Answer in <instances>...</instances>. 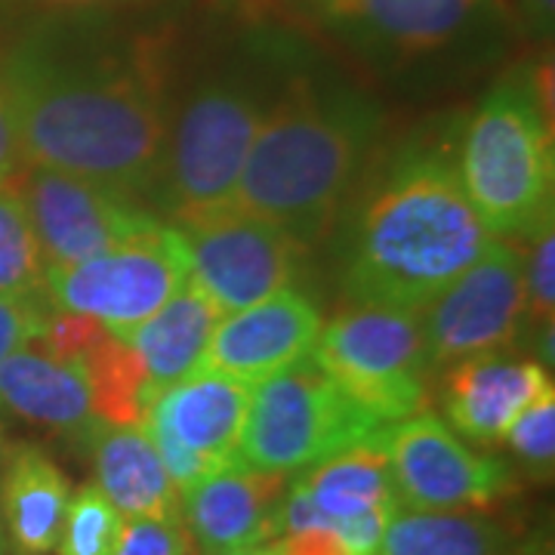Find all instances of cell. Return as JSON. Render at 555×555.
Listing matches in <instances>:
<instances>
[{
	"label": "cell",
	"mask_w": 555,
	"mask_h": 555,
	"mask_svg": "<svg viewBox=\"0 0 555 555\" xmlns=\"http://www.w3.org/2000/svg\"><path fill=\"white\" fill-rule=\"evenodd\" d=\"M43 324L40 299H16L0 297V364L13 352L35 343Z\"/></svg>",
	"instance_id": "cell-31"
},
{
	"label": "cell",
	"mask_w": 555,
	"mask_h": 555,
	"mask_svg": "<svg viewBox=\"0 0 555 555\" xmlns=\"http://www.w3.org/2000/svg\"><path fill=\"white\" fill-rule=\"evenodd\" d=\"M513 22L528 38L550 40L553 38L555 0H516L513 3Z\"/></svg>",
	"instance_id": "cell-32"
},
{
	"label": "cell",
	"mask_w": 555,
	"mask_h": 555,
	"mask_svg": "<svg viewBox=\"0 0 555 555\" xmlns=\"http://www.w3.org/2000/svg\"><path fill=\"white\" fill-rule=\"evenodd\" d=\"M0 408L35 426L80 438L96 423L83 367L28 346L0 364Z\"/></svg>",
	"instance_id": "cell-21"
},
{
	"label": "cell",
	"mask_w": 555,
	"mask_h": 555,
	"mask_svg": "<svg viewBox=\"0 0 555 555\" xmlns=\"http://www.w3.org/2000/svg\"><path fill=\"white\" fill-rule=\"evenodd\" d=\"M219 312L210 297L189 278L173 297L160 306L155 315L124 331V337L142 358L155 396L182 377L195 374L217 331Z\"/></svg>",
	"instance_id": "cell-22"
},
{
	"label": "cell",
	"mask_w": 555,
	"mask_h": 555,
	"mask_svg": "<svg viewBox=\"0 0 555 555\" xmlns=\"http://www.w3.org/2000/svg\"><path fill=\"white\" fill-rule=\"evenodd\" d=\"M189 244L192 281L222 315L287 291L306 244L269 219L225 207L177 225Z\"/></svg>",
	"instance_id": "cell-11"
},
{
	"label": "cell",
	"mask_w": 555,
	"mask_h": 555,
	"mask_svg": "<svg viewBox=\"0 0 555 555\" xmlns=\"http://www.w3.org/2000/svg\"><path fill=\"white\" fill-rule=\"evenodd\" d=\"M398 500L411 509L485 513L516 491L513 469L473 451L436 414H414L386 426Z\"/></svg>",
	"instance_id": "cell-13"
},
{
	"label": "cell",
	"mask_w": 555,
	"mask_h": 555,
	"mask_svg": "<svg viewBox=\"0 0 555 555\" xmlns=\"http://www.w3.org/2000/svg\"><path fill=\"white\" fill-rule=\"evenodd\" d=\"M93 416L112 426H142L155 389L139 352L118 334L105 331L80 361Z\"/></svg>",
	"instance_id": "cell-24"
},
{
	"label": "cell",
	"mask_w": 555,
	"mask_h": 555,
	"mask_svg": "<svg viewBox=\"0 0 555 555\" xmlns=\"http://www.w3.org/2000/svg\"><path fill=\"white\" fill-rule=\"evenodd\" d=\"M294 3H306V7H312V10H318L321 3H327V0H294Z\"/></svg>",
	"instance_id": "cell-38"
},
{
	"label": "cell",
	"mask_w": 555,
	"mask_h": 555,
	"mask_svg": "<svg viewBox=\"0 0 555 555\" xmlns=\"http://www.w3.org/2000/svg\"><path fill=\"white\" fill-rule=\"evenodd\" d=\"M278 555H349V550L327 531H302L275 540Z\"/></svg>",
	"instance_id": "cell-33"
},
{
	"label": "cell",
	"mask_w": 555,
	"mask_h": 555,
	"mask_svg": "<svg viewBox=\"0 0 555 555\" xmlns=\"http://www.w3.org/2000/svg\"><path fill=\"white\" fill-rule=\"evenodd\" d=\"M204 555H278L275 543L269 546H257V550H238V553H204Z\"/></svg>",
	"instance_id": "cell-36"
},
{
	"label": "cell",
	"mask_w": 555,
	"mask_h": 555,
	"mask_svg": "<svg viewBox=\"0 0 555 555\" xmlns=\"http://www.w3.org/2000/svg\"><path fill=\"white\" fill-rule=\"evenodd\" d=\"M315 16L343 47L389 75L485 60L509 20L500 0H327Z\"/></svg>",
	"instance_id": "cell-5"
},
{
	"label": "cell",
	"mask_w": 555,
	"mask_h": 555,
	"mask_svg": "<svg viewBox=\"0 0 555 555\" xmlns=\"http://www.w3.org/2000/svg\"><path fill=\"white\" fill-rule=\"evenodd\" d=\"M531 257L525 262V284H528V315L546 324L553 321L555 306V235L553 219L540 225L534 235Z\"/></svg>",
	"instance_id": "cell-30"
},
{
	"label": "cell",
	"mask_w": 555,
	"mask_h": 555,
	"mask_svg": "<svg viewBox=\"0 0 555 555\" xmlns=\"http://www.w3.org/2000/svg\"><path fill=\"white\" fill-rule=\"evenodd\" d=\"M312 500L318 531L334 534L349 555H377L389 518L401 506L386 454V429L312 466L299 478Z\"/></svg>",
	"instance_id": "cell-15"
},
{
	"label": "cell",
	"mask_w": 555,
	"mask_h": 555,
	"mask_svg": "<svg viewBox=\"0 0 555 555\" xmlns=\"http://www.w3.org/2000/svg\"><path fill=\"white\" fill-rule=\"evenodd\" d=\"M491 238L454 167L414 152L383 177L358 214L346 291L358 302L420 312Z\"/></svg>",
	"instance_id": "cell-2"
},
{
	"label": "cell",
	"mask_w": 555,
	"mask_h": 555,
	"mask_svg": "<svg viewBox=\"0 0 555 555\" xmlns=\"http://www.w3.org/2000/svg\"><path fill=\"white\" fill-rule=\"evenodd\" d=\"M120 528H124V516L112 506V500L102 494L96 485H83L78 494L68 500L56 553L112 555Z\"/></svg>",
	"instance_id": "cell-26"
},
{
	"label": "cell",
	"mask_w": 555,
	"mask_h": 555,
	"mask_svg": "<svg viewBox=\"0 0 555 555\" xmlns=\"http://www.w3.org/2000/svg\"><path fill=\"white\" fill-rule=\"evenodd\" d=\"M454 170L494 238L534 235L553 219V137L525 72H509L478 102Z\"/></svg>",
	"instance_id": "cell-4"
},
{
	"label": "cell",
	"mask_w": 555,
	"mask_h": 555,
	"mask_svg": "<svg viewBox=\"0 0 555 555\" xmlns=\"http://www.w3.org/2000/svg\"><path fill=\"white\" fill-rule=\"evenodd\" d=\"M550 371L534 358H513L485 352L456 361L444 386L448 420L460 436L494 444L543 389H550Z\"/></svg>",
	"instance_id": "cell-18"
},
{
	"label": "cell",
	"mask_w": 555,
	"mask_h": 555,
	"mask_svg": "<svg viewBox=\"0 0 555 555\" xmlns=\"http://www.w3.org/2000/svg\"><path fill=\"white\" fill-rule=\"evenodd\" d=\"M108 327L100 318L83 315V312H68V309H50L43 312V324L35 343L43 346V352L65 364H80L83 356L100 343Z\"/></svg>",
	"instance_id": "cell-28"
},
{
	"label": "cell",
	"mask_w": 555,
	"mask_h": 555,
	"mask_svg": "<svg viewBox=\"0 0 555 555\" xmlns=\"http://www.w3.org/2000/svg\"><path fill=\"white\" fill-rule=\"evenodd\" d=\"M28 3L60 7V10H83V7H96V3H108V0H28Z\"/></svg>",
	"instance_id": "cell-35"
},
{
	"label": "cell",
	"mask_w": 555,
	"mask_h": 555,
	"mask_svg": "<svg viewBox=\"0 0 555 555\" xmlns=\"http://www.w3.org/2000/svg\"><path fill=\"white\" fill-rule=\"evenodd\" d=\"M0 537H7L3 534V516H0Z\"/></svg>",
	"instance_id": "cell-40"
},
{
	"label": "cell",
	"mask_w": 555,
	"mask_h": 555,
	"mask_svg": "<svg viewBox=\"0 0 555 555\" xmlns=\"http://www.w3.org/2000/svg\"><path fill=\"white\" fill-rule=\"evenodd\" d=\"M20 192L47 269L100 257L160 225V219L142 210L127 192L47 167H31Z\"/></svg>",
	"instance_id": "cell-14"
},
{
	"label": "cell",
	"mask_w": 555,
	"mask_h": 555,
	"mask_svg": "<svg viewBox=\"0 0 555 555\" xmlns=\"http://www.w3.org/2000/svg\"><path fill=\"white\" fill-rule=\"evenodd\" d=\"M0 80L31 167L127 195L158 182L167 145L158 80L149 56L112 25L38 22L7 53Z\"/></svg>",
	"instance_id": "cell-1"
},
{
	"label": "cell",
	"mask_w": 555,
	"mask_h": 555,
	"mask_svg": "<svg viewBox=\"0 0 555 555\" xmlns=\"http://www.w3.org/2000/svg\"><path fill=\"white\" fill-rule=\"evenodd\" d=\"M503 441L516 451V456L534 469L537 476L550 473L555 460V386L540 396L513 420Z\"/></svg>",
	"instance_id": "cell-27"
},
{
	"label": "cell",
	"mask_w": 555,
	"mask_h": 555,
	"mask_svg": "<svg viewBox=\"0 0 555 555\" xmlns=\"http://www.w3.org/2000/svg\"><path fill=\"white\" fill-rule=\"evenodd\" d=\"M83 441L96 469L93 485L112 500L120 516H182V494L142 426H112L96 420Z\"/></svg>",
	"instance_id": "cell-19"
},
{
	"label": "cell",
	"mask_w": 555,
	"mask_h": 555,
	"mask_svg": "<svg viewBox=\"0 0 555 555\" xmlns=\"http://www.w3.org/2000/svg\"><path fill=\"white\" fill-rule=\"evenodd\" d=\"M47 259L20 189L0 185V297H43Z\"/></svg>",
	"instance_id": "cell-25"
},
{
	"label": "cell",
	"mask_w": 555,
	"mask_h": 555,
	"mask_svg": "<svg viewBox=\"0 0 555 555\" xmlns=\"http://www.w3.org/2000/svg\"><path fill=\"white\" fill-rule=\"evenodd\" d=\"M321 327L312 299L287 287L219 318L201 367L257 386L309 356Z\"/></svg>",
	"instance_id": "cell-16"
},
{
	"label": "cell",
	"mask_w": 555,
	"mask_h": 555,
	"mask_svg": "<svg viewBox=\"0 0 555 555\" xmlns=\"http://www.w3.org/2000/svg\"><path fill=\"white\" fill-rule=\"evenodd\" d=\"M386 429L315 364L312 352L250 389L241 463L266 473H306Z\"/></svg>",
	"instance_id": "cell-6"
},
{
	"label": "cell",
	"mask_w": 555,
	"mask_h": 555,
	"mask_svg": "<svg viewBox=\"0 0 555 555\" xmlns=\"http://www.w3.org/2000/svg\"><path fill=\"white\" fill-rule=\"evenodd\" d=\"M7 454H10V444H7V436H3V429H0V466H3Z\"/></svg>",
	"instance_id": "cell-37"
},
{
	"label": "cell",
	"mask_w": 555,
	"mask_h": 555,
	"mask_svg": "<svg viewBox=\"0 0 555 555\" xmlns=\"http://www.w3.org/2000/svg\"><path fill=\"white\" fill-rule=\"evenodd\" d=\"M72 481L35 444L10 448L0 466V516L16 555H50L62 534Z\"/></svg>",
	"instance_id": "cell-20"
},
{
	"label": "cell",
	"mask_w": 555,
	"mask_h": 555,
	"mask_svg": "<svg viewBox=\"0 0 555 555\" xmlns=\"http://www.w3.org/2000/svg\"><path fill=\"white\" fill-rule=\"evenodd\" d=\"M20 139H16V124H13V112H10V100L0 80V185L10 182V177L20 170Z\"/></svg>",
	"instance_id": "cell-34"
},
{
	"label": "cell",
	"mask_w": 555,
	"mask_h": 555,
	"mask_svg": "<svg viewBox=\"0 0 555 555\" xmlns=\"http://www.w3.org/2000/svg\"><path fill=\"white\" fill-rule=\"evenodd\" d=\"M189 278V244L177 225L160 222L100 257L50 266L43 275V299L53 302V309L100 318L112 334H124L155 315Z\"/></svg>",
	"instance_id": "cell-9"
},
{
	"label": "cell",
	"mask_w": 555,
	"mask_h": 555,
	"mask_svg": "<svg viewBox=\"0 0 555 555\" xmlns=\"http://www.w3.org/2000/svg\"><path fill=\"white\" fill-rule=\"evenodd\" d=\"M0 555H7V537H0Z\"/></svg>",
	"instance_id": "cell-39"
},
{
	"label": "cell",
	"mask_w": 555,
	"mask_h": 555,
	"mask_svg": "<svg viewBox=\"0 0 555 555\" xmlns=\"http://www.w3.org/2000/svg\"><path fill=\"white\" fill-rule=\"evenodd\" d=\"M377 112L343 87L297 75L262 115L241 170L235 207L309 244L337 217L371 142Z\"/></svg>",
	"instance_id": "cell-3"
},
{
	"label": "cell",
	"mask_w": 555,
	"mask_h": 555,
	"mask_svg": "<svg viewBox=\"0 0 555 555\" xmlns=\"http://www.w3.org/2000/svg\"><path fill=\"white\" fill-rule=\"evenodd\" d=\"M513 537L476 513H438L398 506L377 555H513Z\"/></svg>",
	"instance_id": "cell-23"
},
{
	"label": "cell",
	"mask_w": 555,
	"mask_h": 555,
	"mask_svg": "<svg viewBox=\"0 0 555 555\" xmlns=\"http://www.w3.org/2000/svg\"><path fill=\"white\" fill-rule=\"evenodd\" d=\"M291 478L247 463L219 466L182 494V521L201 553H238L275 543Z\"/></svg>",
	"instance_id": "cell-17"
},
{
	"label": "cell",
	"mask_w": 555,
	"mask_h": 555,
	"mask_svg": "<svg viewBox=\"0 0 555 555\" xmlns=\"http://www.w3.org/2000/svg\"><path fill=\"white\" fill-rule=\"evenodd\" d=\"M262 115L257 93L232 78L207 80L189 93L173 130H167V160H160L177 222L235 207L241 170Z\"/></svg>",
	"instance_id": "cell-8"
},
{
	"label": "cell",
	"mask_w": 555,
	"mask_h": 555,
	"mask_svg": "<svg viewBox=\"0 0 555 555\" xmlns=\"http://www.w3.org/2000/svg\"><path fill=\"white\" fill-rule=\"evenodd\" d=\"M525 315V257L506 238H491L466 272L420 309L429 367L513 346Z\"/></svg>",
	"instance_id": "cell-10"
},
{
	"label": "cell",
	"mask_w": 555,
	"mask_h": 555,
	"mask_svg": "<svg viewBox=\"0 0 555 555\" xmlns=\"http://www.w3.org/2000/svg\"><path fill=\"white\" fill-rule=\"evenodd\" d=\"M315 364L383 426L426 408V339L420 312L358 302L321 327Z\"/></svg>",
	"instance_id": "cell-7"
},
{
	"label": "cell",
	"mask_w": 555,
	"mask_h": 555,
	"mask_svg": "<svg viewBox=\"0 0 555 555\" xmlns=\"http://www.w3.org/2000/svg\"><path fill=\"white\" fill-rule=\"evenodd\" d=\"M195 543L182 516L124 518L112 555H192Z\"/></svg>",
	"instance_id": "cell-29"
},
{
	"label": "cell",
	"mask_w": 555,
	"mask_h": 555,
	"mask_svg": "<svg viewBox=\"0 0 555 555\" xmlns=\"http://www.w3.org/2000/svg\"><path fill=\"white\" fill-rule=\"evenodd\" d=\"M247 383L198 367L155 396L142 429L179 494L219 466L241 463V436L250 408Z\"/></svg>",
	"instance_id": "cell-12"
}]
</instances>
